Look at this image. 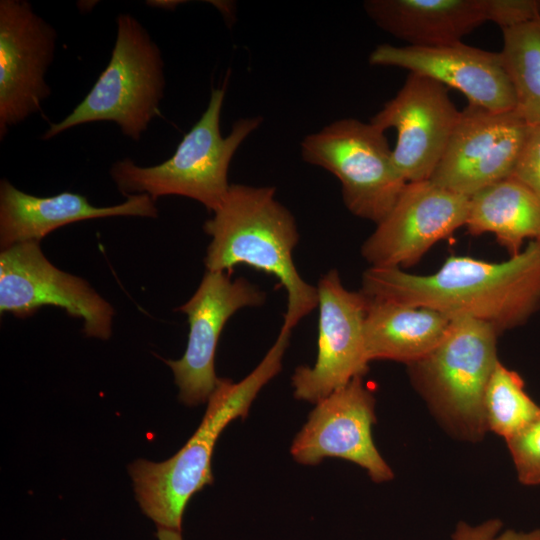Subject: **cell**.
Returning <instances> with one entry per match:
<instances>
[{
  "mask_svg": "<svg viewBox=\"0 0 540 540\" xmlns=\"http://www.w3.org/2000/svg\"><path fill=\"white\" fill-rule=\"evenodd\" d=\"M361 292L372 299L427 307L450 319L473 318L502 333L526 323L540 307V241H530L502 262L450 256L429 275L370 266Z\"/></svg>",
  "mask_w": 540,
  "mask_h": 540,
  "instance_id": "1",
  "label": "cell"
},
{
  "mask_svg": "<svg viewBox=\"0 0 540 540\" xmlns=\"http://www.w3.org/2000/svg\"><path fill=\"white\" fill-rule=\"evenodd\" d=\"M291 329L280 333L258 366L244 379H218L203 419L186 442L163 462L138 459L128 467L136 500L157 527L181 531L185 507L191 497L213 483L211 459L218 437L238 417L245 418L260 390L282 368Z\"/></svg>",
  "mask_w": 540,
  "mask_h": 540,
  "instance_id": "2",
  "label": "cell"
},
{
  "mask_svg": "<svg viewBox=\"0 0 540 540\" xmlns=\"http://www.w3.org/2000/svg\"><path fill=\"white\" fill-rule=\"evenodd\" d=\"M203 230L211 237L204 259L207 271L226 272L245 264L279 280L288 300L283 326L292 330L318 307L317 288L294 264L299 241L295 218L276 200L274 187L231 184Z\"/></svg>",
  "mask_w": 540,
  "mask_h": 540,
  "instance_id": "3",
  "label": "cell"
},
{
  "mask_svg": "<svg viewBox=\"0 0 540 540\" xmlns=\"http://www.w3.org/2000/svg\"><path fill=\"white\" fill-rule=\"evenodd\" d=\"M224 97V87L212 89L206 110L163 163L142 167L130 158L115 162L110 176L119 191L127 196L148 194L154 201L161 196H184L213 213L218 210L231 185V160L262 122L260 116L241 118L223 137L220 118Z\"/></svg>",
  "mask_w": 540,
  "mask_h": 540,
  "instance_id": "4",
  "label": "cell"
},
{
  "mask_svg": "<svg viewBox=\"0 0 540 540\" xmlns=\"http://www.w3.org/2000/svg\"><path fill=\"white\" fill-rule=\"evenodd\" d=\"M490 324L452 318L440 343L409 366L417 390L439 421L458 438L478 441L487 429L484 396L499 362L497 337Z\"/></svg>",
  "mask_w": 540,
  "mask_h": 540,
  "instance_id": "5",
  "label": "cell"
},
{
  "mask_svg": "<svg viewBox=\"0 0 540 540\" xmlns=\"http://www.w3.org/2000/svg\"><path fill=\"white\" fill-rule=\"evenodd\" d=\"M116 24V40L107 66L73 111L50 124L43 140L82 124L112 121L125 136L139 141L159 114L166 85L161 51L131 14H119Z\"/></svg>",
  "mask_w": 540,
  "mask_h": 540,
  "instance_id": "6",
  "label": "cell"
},
{
  "mask_svg": "<svg viewBox=\"0 0 540 540\" xmlns=\"http://www.w3.org/2000/svg\"><path fill=\"white\" fill-rule=\"evenodd\" d=\"M384 132L371 122L344 118L301 142L303 160L339 180L347 209L376 224L389 213L407 184Z\"/></svg>",
  "mask_w": 540,
  "mask_h": 540,
  "instance_id": "7",
  "label": "cell"
},
{
  "mask_svg": "<svg viewBox=\"0 0 540 540\" xmlns=\"http://www.w3.org/2000/svg\"><path fill=\"white\" fill-rule=\"evenodd\" d=\"M63 308L83 321L86 336L106 340L111 335L114 309L84 279L55 267L38 241L2 249L0 254V311L25 318L41 306Z\"/></svg>",
  "mask_w": 540,
  "mask_h": 540,
  "instance_id": "8",
  "label": "cell"
},
{
  "mask_svg": "<svg viewBox=\"0 0 540 540\" xmlns=\"http://www.w3.org/2000/svg\"><path fill=\"white\" fill-rule=\"evenodd\" d=\"M318 291L319 334L316 362L299 366L292 376L296 399L317 403L352 379L364 376L369 360L364 321L369 298L347 290L336 269L323 275Z\"/></svg>",
  "mask_w": 540,
  "mask_h": 540,
  "instance_id": "9",
  "label": "cell"
},
{
  "mask_svg": "<svg viewBox=\"0 0 540 540\" xmlns=\"http://www.w3.org/2000/svg\"><path fill=\"white\" fill-rule=\"evenodd\" d=\"M530 128L516 110L492 112L468 105L429 180L470 198L511 177Z\"/></svg>",
  "mask_w": 540,
  "mask_h": 540,
  "instance_id": "10",
  "label": "cell"
},
{
  "mask_svg": "<svg viewBox=\"0 0 540 540\" xmlns=\"http://www.w3.org/2000/svg\"><path fill=\"white\" fill-rule=\"evenodd\" d=\"M469 199L430 180L407 183L363 243L362 256L371 267L416 264L437 242L466 225Z\"/></svg>",
  "mask_w": 540,
  "mask_h": 540,
  "instance_id": "11",
  "label": "cell"
},
{
  "mask_svg": "<svg viewBox=\"0 0 540 540\" xmlns=\"http://www.w3.org/2000/svg\"><path fill=\"white\" fill-rule=\"evenodd\" d=\"M266 293L240 277L231 280L225 271H207L193 296L179 311L187 315L189 333L184 355L165 360L179 388V400L188 406L208 401L218 379L215 352L230 317L245 307L260 306Z\"/></svg>",
  "mask_w": 540,
  "mask_h": 540,
  "instance_id": "12",
  "label": "cell"
},
{
  "mask_svg": "<svg viewBox=\"0 0 540 540\" xmlns=\"http://www.w3.org/2000/svg\"><path fill=\"white\" fill-rule=\"evenodd\" d=\"M57 33L25 0L0 1V139L38 112L51 89L46 72Z\"/></svg>",
  "mask_w": 540,
  "mask_h": 540,
  "instance_id": "13",
  "label": "cell"
},
{
  "mask_svg": "<svg viewBox=\"0 0 540 540\" xmlns=\"http://www.w3.org/2000/svg\"><path fill=\"white\" fill-rule=\"evenodd\" d=\"M460 114L446 86L429 77L409 73L396 96L386 102L370 122L383 131L396 130L393 160L409 183L430 179Z\"/></svg>",
  "mask_w": 540,
  "mask_h": 540,
  "instance_id": "14",
  "label": "cell"
},
{
  "mask_svg": "<svg viewBox=\"0 0 540 540\" xmlns=\"http://www.w3.org/2000/svg\"><path fill=\"white\" fill-rule=\"evenodd\" d=\"M375 398L363 377H355L316 403L308 421L296 435L291 454L304 465L326 457L351 461L365 469L374 482L392 480L393 472L372 438Z\"/></svg>",
  "mask_w": 540,
  "mask_h": 540,
  "instance_id": "15",
  "label": "cell"
},
{
  "mask_svg": "<svg viewBox=\"0 0 540 540\" xmlns=\"http://www.w3.org/2000/svg\"><path fill=\"white\" fill-rule=\"evenodd\" d=\"M369 63L393 66L429 77L466 96L469 105L492 112L516 110V96L500 52L462 42L434 46L378 45Z\"/></svg>",
  "mask_w": 540,
  "mask_h": 540,
  "instance_id": "16",
  "label": "cell"
},
{
  "mask_svg": "<svg viewBox=\"0 0 540 540\" xmlns=\"http://www.w3.org/2000/svg\"><path fill=\"white\" fill-rule=\"evenodd\" d=\"M157 215L155 201L148 194H133L121 204L96 207L78 193L39 197L19 190L7 179L0 181L2 249L27 241L39 242L48 233L74 222L115 216L155 218Z\"/></svg>",
  "mask_w": 540,
  "mask_h": 540,
  "instance_id": "17",
  "label": "cell"
},
{
  "mask_svg": "<svg viewBox=\"0 0 540 540\" xmlns=\"http://www.w3.org/2000/svg\"><path fill=\"white\" fill-rule=\"evenodd\" d=\"M363 7L378 27L415 47L461 42L488 21L486 0H367Z\"/></svg>",
  "mask_w": 540,
  "mask_h": 540,
  "instance_id": "18",
  "label": "cell"
},
{
  "mask_svg": "<svg viewBox=\"0 0 540 540\" xmlns=\"http://www.w3.org/2000/svg\"><path fill=\"white\" fill-rule=\"evenodd\" d=\"M450 321L427 307L369 298L364 321L368 360L417 362L440 343Z\"/></svg>",
  "mask_w": 540,
  "mask_h": 540,
  "instance_id": "19",
  "label": "cell"
},
{
  "mask_svg": "<svg viewBox=\"0 0 540 540\" xmlns=\"http://www.w3.org/2000/svg\"><path fill=\"white\" fill-rule=\"evenodd\" d=\"M465 226L472 235H495L515 256L526 239L540 241V197L514 177L503 179L470 197Z\"/></svg>",
  "mask_w": 540,
  "mask_h": 540,
  "instance_id": "20",
  "label": "cell"
},
{
  "mask_svg": "<svg viewBox=\"0 0 540 540\" xmlns=\"http://www.w3.org/2000/svg\"><path fill=\"white\" fill-rule=\"evenodd\" d=\"M500 55L516 96V111L540 125V16L502 30Z\"/></svg>",
  "mask_w": 540,
  "mask_h": 540,
  "instance_id": "21",
  "label": "cell"
},
{
  "mask_svg": "<svg viewBox=\"0 0 540 540\" xmlns=\"http://www.w3.org/2000/svg\"><path fill=\"white\" fill-rule=\"evenodd\" d=\"M539 414L540 406L526 393L521 376L499 361L484 396V415L488 431L507 441Z\"/></svg>",
  "mask_w": 540,
  "mask_h": 540,
  "instance_id": "22",
  "label": "cell"
},
{
  "mask_svg": "<svg viewBox=\"0 0 540 540\" xmlns=\"http://www.w3.org/2000/svg\"><path fill=\"white\" fill-rule=\"evenodd\" d=\"M506 442L519 481L525 485L540 484V414Z\"/></svg>",
  "mask_w": 540,
  "mask_h": 540,
  "instance_id": "23",
  "label": "cell"
},
{
  "mask_svg": "<svg viewBox=\"0 0 540 540\" xmlns=\"http://www.w3.org/2000/svg\"><path fill=\"white\" fill-rule=\"evenodd\" d=\"M488 21L502 30L540 16V0H486Z\"/></svg>",
  "mask_w": 540,
  "mask_h": 540,
  "instance_id": "24",
  "label": "cell"
},
{
  "mask_svg": "<svg viewBox=\"0 0 540 540\" xmlns=\"http://www.w3.org/2000/svg\"><path fill=\"white\" fill-rule=\"evenodd\" d=\"M511 177L525 184L540 197V125L531 126Z\"/></svg>",
  "mask_w": 540,
  "mask_h": 540,
  "instance_id": "25",
  "label": "cell"
},
{
  "mask_svg": "<svg viewBox=\"0 0 540 540\" xmlns=\"http://www.w3.org/2000/svg\"><path fill=\"white\" fill-rule=\"evenodd\" d=\"M502 523L500 520L492 519L482 523L479 526H469L466 523H459L455 533L454 540H540V529L530 532H516L506 530L497 535Z\"/></svg>",
  "mask_w": 540,
  "mask_h": 540,
  "instance_id": "26",
  "label": "cell"
},
{
  "mask_svg": "<svg viewBox=\"0 0 540 540\" xmlns=\"http://www.w3.org/2000/svg\"><path fill=\"white\" fill-rule=\"evenodd\" d=\"M158 540H183L181 531L157 527L156 533Z\"/></svg>",
  "mask_w": 540,
  "mask_h": 540,
  "instance_id": "27",
  "label": "cell"
}]
</instances>
